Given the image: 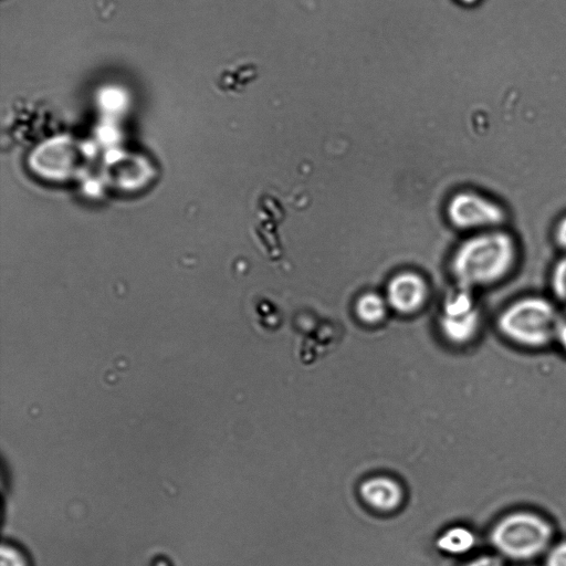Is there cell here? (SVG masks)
Here are the masks:
<instances>
[{"label": "cell", "instance_id": "cell-17", "mask_svg": "<svg viewBox=\"0 0 566 566\" xmlns=\"http://www.w3.org/2000/svg\"><path fill=\"white\" fill-rule=\"evenodd\" d=\"M467 1H472V0H467Z\"/></svg>", "mask_w": 566, "mask_h": 566}, {"label": "cell", "instance_id": "cell-3", "mask_svg": "<svg viewBox=\"0 0 566 566\" xmlns=\"http://www.w3.org/2000/svg\"><path fill=\"white\" fill-rule=\"evenodd\" d=\"M553 536V527L545 517L530 511H516L493 525L490 542L502 558L528 562L546 554Z\"/></svg>", "mask_w": 566, "mask_h": 566}, {"label": "cell", "instance_id": "cell-13", "mask_svg": "<svg viewBox=\"0 0 566 566\" xmlns=\"http://www.w3.org/2000/svg\"><path fill=\"white\" fill-rule=\"evenodd\" d=\"M555 244L566 253V214L562 216L555 223L553 230Z\"/></svg>", "mask_w": 566, "mask_h": 566}, {"label": "cell", "instance_id": "cell-15", "mask_svg": "<svg viewBox=\"0 0 566 566\" xmlns=\"http://www.w3.org/2000/svg\"><path fill=\"white\" fill-rule=\"evenodd\" d=\"M465 566H504V562L499 554H484L470 560Z\"/></svg>", "mask_w": 566, "mask_h": 566}, {"label": "cell", "instance_id": "cell-11", "mask_svg": "<svg viewBox=\"0 0 566 566\" xmlns=\"http://www.w3.org/2000/svg\"><path fill=\"white\" fill-rule=\"evenodd\" d=\"M1 566H31L27 555L13 544H3Z\"/></svg>", "mask_w": 566, "mask_h": 566}, {"label": "cell", "instance_id": "cell-6", "mask_svg": "<svg viewBox=\"0 0 566 566\" xmlns=\"http://www.w3.org/2000/svg\"><path fill=\"white\" fill-rule=\"evenodd\" d=\"M389 304L398 312L410 314L422 307L428 297L424 280L413 272L394 276L387 287Z\"/></svg>", "mask_w": 566, "mask_h": 566}, {"label": "cell", "instance_id": "cell-2", "mask_svg": "<svg viewBox=\"0 0 566 566\" xmlns=\"http://www.w3.org/2000/svg\"><path fill=\"white\" fill-rule=\"evenodd\" d=\"M560 308L541 295L521 296L497 314V332L507 342L526 349H542L554 343Z\"/></svg>", "mask_w": 566, "mask_h": 566}, {"label": "cell", "instance_id": "cell-8", "mask_svg": "<svg viewBox=\"0 0 566 566\" xmlns=\"http://www.w3.org/2000/svg\"><path fill=\"white\" fill-rule=\"evenodd\" d=\"M474 544V533L464 526L448 528L437 541V545L440 549L451 554L467 553Z\"/></svg>", "mask_w": 566, "mask_h": 566}, {"label": "cell", "instance_id": "cell-5", "mask_svg": "<svg viewBox=\"0 0 566 566\" xmlns=\"http://www.w3.org/2000/svg\"><path fill=\"white\" fill-rule=\"evenodd\" d=\"M482 326V313L471 290L460 287L446 300L440 327L443 336L453 345L471 343Z\"/></svg>", "mask_w": 566, "mask_h": 566}, {"label": "cell", "instance_id": "cell-14", "mask_svg": "<svg viewBox=\"0 0 566 566\" xmlns=\"http://www.w3.org/2000/svg\"><path fill=\"white\" fill-rule=\"evenodd\" d=\"M554 343L566 352V305L560 308Z\"/></svg>", "mask_w": 566, "mask_h": 566}, {"label": "cell", "instance_id": "cell-1", "mask_svg": "<svg viewBox=\"0 0 566 566\" xmlns=\"http://www.w3.org/2000/svg\"><path fill=\"white\" fill-rule=\"evenodd\" d=\"M518 260V242L503 227L472 233L455 250L451 271L460 287L473 291L505 281Z\"/></svg>", "mask_w": 566, "mask_h": 566}, {"label": "cell", "instance_id": "cell-16", "mask_svg": "<svg viewBox=\"0 0 566 566\" xmlns=\"http://www.w3.org/2000/svg\"><path fill=\"white\" fill-rule=\"evenodd\" d=\"M153 566H170V564L165 559H158L153 564Z\"/></svg>", "mask_w": 566, "mask_h": 566}, {"label": "cell", "instance_id": "cell-7", "mask_svg": "<svg viewBox=\"0 0 566 566\" xmlns=\"http://www.w3.org/2000/svg\"><path fill=\"white\" fill-rule=\"evenodd\" d=\"M363 501L380 512L397 510L405 497L399 482L387 475H376L365 480L359 486Z\"/></svg>", "mask_w": 566, "mask_h": 566}, {"label": "cell", "instance_id": "cell-4", "mask_svg": "<svg viewBox=\"0 0 566 566\" xmlns=\"http://www.w3.org/2000/svg\"><path fill=\"white\" fill-rule=\"evenodd\" d=\"M447 213L454 227L472 233L503 228L507 220L502 203L475 191L455 193L448 203Z\"/></svg>", "mask_w": 566, "mask_h": 566}, {"label": "cell", "instance_id": "cell-10", "mask_svg": "<svg viewBox=\"0 0 566 566\" xmlns=\"http://www.w3.org/2000/svg\"><path fill=\"white\" fill-rule=\"evenodd\" d=\"M548 282L553 297L566 305V253L557 259L552 266Z\"/></svg>", "mask_w": 566, "mask_h": 566}, {"label": "cell", "instance_id": "cell-12", "mask_svg": "<svg viewBox=\"0 0 566 566\" xmlns=\"http://www.w3.org/2000/svg\"><path fill=\"white\" fill-rule=\"evenodd\" d=\"M544 566H566V541L552 544L545 554Z\"/></svg>", "mask_w": 566, "mask_h": 566}, {"label": "cell", "instance_id": "cell-9", "mask_svg": "<svg viewBox=\"0 0 566 566\" xmlns=\"http://www.w3.org/2000/svg\"><path fill=\"white\" fill-rule=\"evenodd\" d=\"M356 313L365 323H378L386 314V304L378 294L366 293L358 298Z\"/></svg>", "mask_w": 566, "mask_h": 566}]
</instances>
